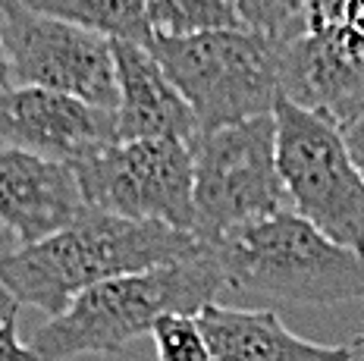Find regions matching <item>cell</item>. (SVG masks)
I'll return each instance as SVG.
<instances>
[{
    "label": "cell",
    "mask_w": 364,
    "mask_h": 361,
    "mask_svg": "<svg viewBox=\"0 0 364 361\" xmlns=\"http://www.w3.org/2000/svg\"><path fill=\"white\" fill-rule=\"evenodd\" d=\"M204 248L195 232L85 208L70 227L0 261V286L19 305L57 318L95 286L176 264Z\"/></svg>",
    "instance_id": "1"
},
{
    "label": "cell",
    "mask_w": 364,
    "mask_h": 361,
    "mask_svg": "<svg viewBox=\"0 0 364 361\" xmlns=\"http://www.w3.org/2000/svg\"><path fill=\"white\" fill-rule=\"evenodd\" d=\"M226 289V276L214 248L176 264L145 274L119 276L82 292L57 318H48L32 333V349L41 361H73L79 355H117L132 340L154 333L166 314L198 318Z\"/></svg>",
    "instance_id": "2"
},
{
    "label": "cell",
    "mask_w": 364,
    "mask_h": 361,
    "mask_svg": "<svg viewBox=\"0 0 364 361\" xmlns=\"http://www.w3.org/2000/svg\"><path fill=\"white\" fill-rule=\"evenodd\" d=\"M210 248L226 289L283 305L364 302V252L333 242L295 210L245 223Z\"/></svg>",
    "instance_id": "3"
},
{
    "label": "cell",
    "mask_w": 364,
    "mask_h": 361,
    "mask_svg": "<svg viewBox=\"0 0 364 361\" xmlns=\"http://www.w3.org/2000/svg\"><path fill=\"white\" fill-rule=\"evenodd\" d=\"M148 50L188 101L198 135L270 117L283 101L286 38L239 26L188 38L154 35Z\"/></svg>",
    "instance_id": "4"
},
{
    "label": "cell",
    "mask_w": 364,
    "mask_h": 361,
    "mask_svg": "<svg viewBox=\"0 0 364 361\" xmlns=\"http://www.w3.org/2000/svg\"><path fill=\"white\" fill-rule=\"evenodd\" d=\"M195 170V236L214 245L226 232L292 210L277 163V119L204 132L192 141Z\"/></svg>",
    "instance_id": "5"
},
{
    "label": "cell",
    "mask_w": 364,
    "mask_h": 361,
    "mask_svg": "<svg viewBox=\"0 0 364 361\" xmlns=\"http://www.w3.org/2000/svg\"><path fill=\"white\" fill-rule=\"evenodd\" d=\"M277 119V163L292 210L333 242L364 252V179L346 135L330 119L283 101Z\"/></svg>",
    "instance_id": "6"
},
{
    "label": "cell",
    "mask_w": 364,
    "mask_h": 361,
    "mask_svg": "<svg viewBox=\"0 0 364 361\" xmlns=\"http://www.w3.org/2000/svg\"><path fill=\"white\" fill-rule=\"evenodd\" d=\"M73 170L88 208L195 232V170L186 141H110Z\"/></svg>",
    "instance_id": "7"
},
{
    "label": "cell",
    "mask_w": 364,
    "mask_h": 361,
    "mask_svg": "<svg viewBox=\"0 0 364 361\" xmlns=\"http://www.w3.org/2000/svg\"><path fill=\"white\" fill-rule=\"evenodd\" d=\"M0 38L10 57L13 85L48 88L117 114L119 85L110 38L70 22L38 16L19 0L0 6Z\"/></svg>",
    "instance_id": "8"
},
{
    "label": "cell",
    "mask_w": 364,
    "mask_h": 361,
    "mask_svg": "<svg viewBox=\"0 0 364 361\" xmlns=\"http://www.w3.org/2000/svg\"><path fill=\"white\" fill-rule=\"evenodd\" d=\"M283 97L339 129L364 123V32L311 28L286 38Z\"/></svg>",
    "instance_id": "9"
},
{
    "label": "cell",
    "mask_w": 364,
    "mask_h": 361,
    "mask_svg": "<svg viewBox=\"0 0 364 361\" xmlns=\"http://www.w3.org/2000/svg\"><path fill=\"white\" fill-rule=\"evenodd\" d=\"M110 141H117V114L48 88L0 92V145L75 163Z\"/></svg>",
    "instance_id": "10"
},
{
    "label": "cell",
    "mask_w": 364,
    "mask_h": 361,
    "mask_svg": "<svg viewBox=\"0 0 364 361\" xmlns=\"http://www.w3.org/2000/svg\"><path fill=\"white\" fill-rule=\"evenodd\" d=\"M85 208L73 163L0 145V220L19 248L70 227Z\"/></svg>",
    "instance_id": "11"
},
{
    "label": "cell",
    "mask_w": 364,
    "mask_h": 361,
    "mask_svg": "<svg viewBox=\"0 0 364 361\" xmlns=\"http://www.w3.org/2000/svg\"><path fill=\"white\" fill-rule=\"evenodd\" d=\"M117 60V141H186L198 139V123L173 79L145 44L113 41Z\"/></svg>",
    "instance_id": "12"
},
{
    "label": "cell",
    "mask_w": 364,
    "mask_h": 361,
    "mask_svg": "<svg viewBox=\"0 0 364 361\" xmlns=\"http://www.w3.org/2000/svg\"><path fill=\"white\" fill-rule=\"evenodd\" d=\"M198 327L214 361H355L352 345H323L295 336L277 311L267 308L208 305Z\"/></svg>",
    "instance_id": "13"
},
{
    "label": "cell",
    "mask_w": 364,
    "mask_h": 361,
    "mask_svg": "<svg viewBox=\"0 0 364 361\" xmlns=\"http://www.w3.org/2000/svg\"><path fill=\"white\" fill-rule=\"evenodd\" d=\"M38 16H50L70 26L88 28L110 41L151 44L154 32L148 22L145 0H19Z\"/></svg>",
    "instance_id": "14"
},
{
    "label": "cell",
    "mask_w": 364,
    "mask_h": 361,
    "mask_svg": "<svg viewBox=\"0 0 364 361\" xmlns=\"http://www.w3.org/2000/svg\"><path fill=\"white\" fill-rule=\"evenodd\" d=\"M145 4L151 32L164 38H188L242 26L236 0H145Z\"/></svg>",
    "instance_id": "15"
},
{
    "label": "cell",
    "mask_w": 364,
    "mask_h": 361,
    "mask_svg": "<svg viewBox=\"0 0 364 361\" xmlns=\"http://www.w3.org/2000/svg\"><path fill=\"white\" fill-rule=\"evenodd\" d=\"M308 0H236L242 26L273 38H299L305 35Z\"/></svg>",
    "instance_id": "16"
},
{
    "label": "cell",
    "mask_w": 364,
    "mask_h": 361,
    "mask_svg": "<svg viewBox=\"0 0 364 361\" xmlns=\"http://www.w3.org/2000/svg\"><path fill=\"white\" fill-rule=\"evenodd\" d=\"M154 345L161 361H214L204 343L198 318L188 314H166L154 327Z\"/></svg>",
    "instance_id": "17"
},
{
    "label": "cell",
    "mask_w": 364,
    "mask_h": 361,
    "mask_svg": "<svg viewBox=\"0 0 364 361\" xmlns=\"http://www.w3.org/2000/svg\"><path fill=\"white\" fill-rule=\"evenodd\" d=\"M305 28H361L364 0H308Z\"/></svg>",
    "instance_id": "18"
},
{
    "label": "cell",
    "mask_w": 364,
    "mask_h": 361,
    "mask_svg": "<svg viewBox=\"0 0 364 361\" xmlns=\"http://www.w3.org/2000/svg\"><path fill=\"white\" fill-rule=\"evenodd\" d=\"M0 361H41L32 345L19 340L16 320L0 323Z\"/></svg>",
    "instance_id": "19"
},
{
    "label": "cell",
    "mask_w": 364,
    "mask_h": 361,
    "mask_svg": "<svg viewBox=\"0 0 364 361\" xmlns=\"http://www.w3.org/2000/svg\"><path fill=\"white\" fill-rule=\"evenodd\" d=\"M343 135H346V145H348V151H352L355 167H358L361 179H364V123L348 126V129H343Z\"/></svg>",
    "instance_id": "20"
},
{
    "label": "cell",
    "mask_w": 364,
    "mask_h": 361,
    "mask_svg": "<svg viewBox=\"0 0 364 361\" xmlns=\"http://www.w3.org/2000/svg\"><path fill=\"white\" fill-rule=\"evenodd\" d=\"M16 314H19V302L4 289V286H0V323L16 320Z\"/></svg>",
    "instance_id": "21"
},
{
    "label": "cell",
    "mask_w": 364,
    "mask_h": 361,
    "mask_svg": "<svg viewBox=\"0 0 364 361\" xmlns=\"http://www.w3.org/2000/svg\"><path fill=\"white\" fill-rule=\"evenodd\" d=\"M16 248H19V239L13 236L10 230H6V223H4V220H0V261L10 258V254L16 252Z\"/></svg>",
    "instance_id": "22"
},
{
    "label": "cell",
    "mask_w": 364,
    "mask_h": 361,
    "mask_svg": "<svg viewBox=\"0 0 364 361\" xmlns=\"http://www.w3.org/2000/svg\"><path fill=\"white\" fill-rule=\"evenodd\" d=\"M13 85V72H10V57H6V48H4V38H0V92Z\"/></svg>",
    "instance_id": "23"
},
{
    "label": "cell",
    "mask_w": 364,
    "mask_h": 361,
    "mask_svg": "<svg viewBox=\"0 0 364 361\" xmlns=\"http://www.w3.org/2000/svg\"><path fill=\"white\" fill-rule=\"evenodd\" d=\"M352 352H355V361H364V333H358L352 340Z\"/></svg>",
    "instance_id": "24"
},
{
    "label": "cell",
    "mask_w": 364,
    "mask_h": 361,
    "mask_svg": "<svg viewBox=\"0 0 364 361\" xmlns=\"http://www.w3.org/2000/svg\"><path fill=\"white\" fill-rule=\"evenodd\" d=\"M4 4H10V0H0V6H4Z\"/></svg>",
    "instance_id": "25"
}]
</instances>
